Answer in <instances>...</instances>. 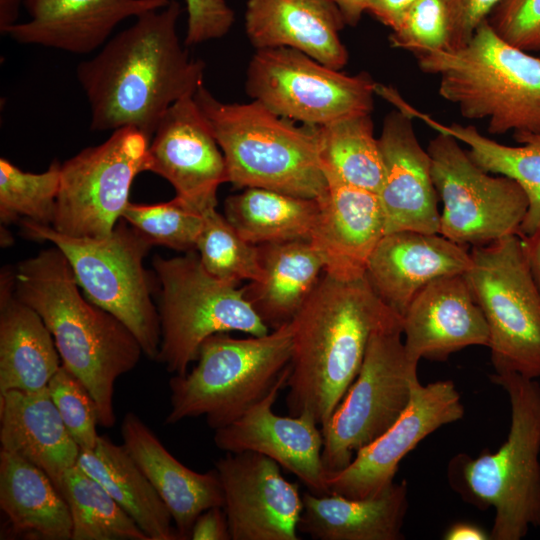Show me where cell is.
Segmentation results:
<instances>
[{"instance_id": "obj_1", "label": "cell", "mask_w": 540, "mask_h": 540, "mask_svg": "<svg viewBox=\"0 0 540 540\" xmlns=\"http://www.w3.org/2000/svg\"><path fill=\"white\" fill-rule=\"evenodd\" d=\"M181 12L171 0L138 16L77 66L91 130L135 127L151 140L168 108L203 85L204 62L191 58L177 35Z\"/></svg>"}, {"instance_id": "obj_2", "label": "cell", "mask_w": 540, "mask_h": 540, "mask_svg": "<svg viewBox=\"0 0 540 540\" xmlns=\"http://www.w3.org/2000/svg\"><path fill=\"white\" fill-rule=\"evenodd\" d=\"M291 323L288 412H308L322 427L358 375L372 335L402 323V316L365 276L342 280L324 272Z\"/></svg>"}, {"instance_id": "obj_3", "label": "cell", "mask_w": 540, "mask_h": 540, "mask_svg": "<svg viewBox=\"0 0 540 540\" xmlns=\"http://www.w3.org/2000/svg\"><path fill=\"white\" fill-rule=\"evenodd\" d=\"M14 280L16 296L51 332L62 365L96 402L99 424L112 427L114 386L138 364L143 354L138 340L118 318L82 296L67 258L56 246L21 261Z\"/></svg>"}, {"instance_id": "obj_4", "label": "cell", "mask_w": 540, "mask_h": 540, "mask_svg": "<svg viewBox=\"0 0 540 540\" xmlns=\"http://www.w3.org/2000/svg\"><path fill=\"white\" fill-rule=\"evenodd\" d=\"M415 57L438 77L439 95L464 118L485 120L490 134L540 133V56L508 43L488 19L465 45Z\"/></svg>"}, {"instance_id": "obj_5", "label": "cell", "mask_w": 540, "mask_h": 540, "mask_svg": "<svg viewBox=\"0 0 540 540\" xmlns=\"http://www.w3.org/2000/svg\"><path fill=\"white\" fill-rule=\"evenodd\" d=\"M489 377L509 397L507 439L494 453L456 455L449 479L469 502L494 508L491 539L521 540L540 527V384L514 372Z\"/></svg>"}, {"instance_id": "obj_6", "label": "cell", "mask_w": 540, "mask_h": 540, "mask_svg": "<svg viewBox=\"0 0 540 540\" xmlns=\"http://www.w3.org/2000/svg\"><path fill=\"white\" fill-rule=\"evenodd\" d=\"M225 158L235 188L317 199L326 190L316 126L297 127L262 103H224L201 85L193 95Z\"/></svg>"}, {"instance_id": "obj_7", "label": "cell", "mask_w": 540, "mask_h": 540, "mask_svg": "<svg viewBox=\"0 0 540 540\" xmlns=\"http://www.w3.org/2000/svg\"><path fill=\"white\" fill-rule=\"evenodd\" d=\"M293 325L262 336L235 338L228 332L206 338L197 364L169 380L166 425L204 416L214 430L240 418L263 399L290 366Z\"/></svg>"}, {"instance_id": "obj_8", "label": "cell", "mask_w": 540, "mask_h": 540, "mask_svg": "<svg viewBox=\"0 0 540 540\" xmlns=\"http://www.w3.org/2000/svg\"><path fill=\"white\" fill-rule=\"evenodd\" d=\"M21 225L26 237L56 246L67 258L85 297L118 318L136 337L143 354L156 360L160 316L143 266L153 245L122 218L104 238L71 237L26 219Z\"/></svg>"}, {"instance_id": "obj_9", "label": "cell", "mask_w": 540, "mask_h": 540, "mask_svg": "<svg viewBox=\"0 0 540 540\" xmlns=\"http://www.w3.org/2000/svg\"><path fill=\"white\" fill-rule=\"evenodd\" d=\"M160 284L158 312L161 343L156 358L166 370L184 375L209 336L239 331L262 336L271 330L257 315L238 282L212 276L196 251L183 256H155Z\"/></svg>"}, {"instance_id": "obj_10", "label": "cell", "mask_w": 540, "mask_h": 540, "mask_svg": "<svg viewBox=\"0 0 540 540\" xmlns=\"http://www.w3.org/2000/svg\"><path fill=\"white\" fill-rule=\"evenodd\" d=\"M464 274L490 333L494 372L540 378V290L520 235L472 247Z\"/></svg>"}, {"instance_id": "obj_11", "label": "cell", "mask_w": 540, "mask_h": 540, "mask_svg": "<svg viewBox=\"0 0 540 540\" xmlns=\"http://www.w3.org/2000/svg\"><path fill=\"white\" fill-rule=\"evenodd\" d=\"M402 323L375 332L358 375L321 427L327 472L345 468L357 451L387 431L408 406L417 368L406 357Z\"/></svg>"}, {"instance_id": "obj_12", "label": "cell", "mask_w": 540, "mask_h": 540, "mask_svg": "<svg viewBox=\"0 0 540 540\" xmlns=\"http://www.w3.org/2000/svg\"><path fill=\"white\" fill-rule=\"evenodd\" d=\"M427 151L443 204L439 234L471 248L520 235L529 200L515 180L480 168L460 142L446 133L437 132Z\"/></svg>"}, {"instance_id": "obj_13", "label": "cell", "mask_w": 540, "mask_h": 540, "mask_svg": "<svg viewBox=\"0 0 540 540\" xmlns=\"http://www.w3.org/2000/svg\"><path fill=\"white\" fill-rule=\"evenodd\" d=\"M149 143L142 131L123 127L63 162L51 226L76 238L110 235L129 203L135 177L148 171Z\"/></svg>"}, {"instance_id": "obj_14", "label": "cell", "mask_w": 540, "mask_h": 540, "mask_svg": "<svg viewBox=\"0 0 540 540\" xmlns=\"http://www.w3.org/2000/svg\"><path fill=\"white\" fill-rule=\"evenodd\" d=\"M376 86L366 72L347 75L289 47L256 49L245 81L253 100L311 126L371 113Z\"/></svg>"}, {"instance_id": "obj_15", "label": "cell", "mask_w": 540, "mask_h": 540, "mask_svg": "<svg viewBox=\"0 0 540 540\" xmlns=\"http://www.w3.org/2000/svg\"><path fill=\"white\" fill-rule=\"evenodd\" d=\"M460 394L451 380L412 386L410 402L397 421L355 454L343 469L325 473L329 494L348 498L375 495L394 482L401 460L423 439L464 416Z\"/></svg>"}, {"instance_id": "obj_16", "label": "cell", "mask_w": 540, "mask_h": 540, "mask_svg": "<svg viewBox=\"0 0 540 540\" xmlns=\"http://www.w3.org/2000/svg\"><path fill=\"white\" fill-rule=\"evenodd\" d=\"M280 465L263 454L227 453L215 463L231 540H298L303 500Z\"/></svg>"}, {"instance_id": "obj_17", "label": "cell", "mask_w": 540, "mask_h": 540, "mask_svg": "<svg viewBox=\"0 0 540 540\" xmlns=\"http://www.w3.org/2000/svg\"><path fill=\"white\" fill-rule=\"evenodd\" d=\"M148 171L166 179L176 197L200 213L216 207L218 187L228 182L224 155L193 96L164 113L148 147Z\"/></svg>"}, {"instance_id": "obj_18", "label": "cell", "mask_w": 540, "mask_h": 540, "mask_svg": "<svg viewBox=\"0 0 540 540\" xmlns=\"http://www.w3.org/2000/svg\"><path fill=\"white\" fill-rule=\"evenodd\" d=\"M289 373L290 366L263 399L231 424L215 430L213 440L226 453L253 451L270 457L293 473L309 492L329 494L322 460L324 438L316 419L308 412L280 416L272 409Z\"/></svg>"}, {"instance_id": "obj_19", "label": "cell", "mask_w": 540, "mask_h": 540, "mask_svg": "<svg viewBox=\"0 0 540 540\" xmlns=\"http://www.w3.org/2000/svg\"><path fill=\"white\" fill-rule=\"evenodd\" d=\"M412 117L391 111L383 121L378 143L383 181L378 196L385 218V234L412 230L438 233V195L431 175V159L423 149Z\"/></svg>"}, {"instance_id": "obj_20", "label": "cell", "mask_w": 540, "mask_h": 540, "mask_svg": "<svg viewBox=\"0 0 540 540\" xmlns=\"http://www.w3.org/2000/svg\"><path fill=\"white\" fill-rule=\"evenodd\" d=\"M406 357L417 368L420 359L446 361L469 346H489L490 333L464 274L429 283L402 316Z\"/></svg>"}, {"instance_id": "obj_21", "label": "cell", "mask_w": 540, "mask_h": 540, "mask_svg": "<svg viewBox=\"0 0 540 540\" xmlns=\"http://www.w3.org/2000/svg\"><path fill=\"white\" fill-rule=\"evenodd\" d=\"M470 266L466 246L439 233L403 230L382 237L368 260L365 277L377 296L403 316L429 283L465 274Z\"/></svg>"}, {"instance_id": "obj_22", "label": "cell", "mask_w": 540, "mask_h": 540, "mask_svg": "<svg viewBox=\"0 0 540 540\" xmlns=\"http://www.w3.org/2000/svg\"><path fill=\"white\" fill-rule=\"evenodd\" d=\"M326 180L309 241L320 252L326 274L342 280L361 278L385 235L379 196L335 178Z\"/></svg>"}, {"instance_id": "obj_23", "label": "cell", "mask_w": 540, "mask_h": 540, "mask_svg": "<svg viewBox=\"0 0 540 540\" xmlns=\"http://www.w3.org/2000/svg\"><path fill=\"white\" fill-rule=\"evenodd\" d=\"M171 0H24L26 22L10 26L4 35L27 45L73 54L102 47L127 18L167 6Z\"/></svg>"}, {"instance_id": "obj_24", "label": "cell", "mask_w": 540, "mask_h": 540, "mask_svg": "<svg viewBox=\"0 0 540 540\" xmlns=\"http://www.w3.org/2000/svg\"><path fill=\"white\" fill-rule=\"evenodd\" d=\"M345 20L332 0H247L245 31L256 49L289 47L340 70L348 52L339 37Z\"/></svg>"}, {"instance_id": "obj_25", "label": "cell", "mask_w": 540, "mask_h": 540, "mask_svg": "<svg viewBox=\"0 0 540 540\" xmlns=\"http://www.w3.org/2000/svg\"><path fill=\"white\" fill-rule=\"evenodd\" d=\"M123 445L169 509L180 540L190 539L197 517L224 506L216 469L196 472L178 461L134 412L121 424Z\"/></svg>"}, {"instance_id": "obj_26", "label": "cell", "mask_w": 540, "mask_h": 540, "mask_svg": "<svg viewBox=\"0 0 540 540\" xmlns=\"http://www.w3.org/2000/svg\"><path fill=\"white\" fill-rule=\"evenodd\" d=\"M1 450L15 453L43 470L57 486L77 465L80 447L68 432L48 387L0 394Z\"/></svg>"}, {"instance_id": "obj_27", "label": "cell", "mask_w": 540, "mask_h": 540, "mask_svg": "<svg viewBox=\"0 0 540 540\" xmlns=\"http://www.w3.org/2000/svg\"><path fill=\"white\" fill-rule=\"evenodd\" d=\"M298 531L315 540H401L408 510L405 480L365 498L337 494L302 496Z\"/></svg>"}, {"instance_id": "obj_28", "label": "cell", "mask_w": 540, "mask_h": 540, "mask_svg": "<svg viewBox=\"0 0 540 540\" xmlns=\"http://www.w3.org/2000/svg\"><path fill=\"white\" fill-rule=\"evenodd\" d=\"M62 361L41 316L15 293L14 271L0 283V394L39 391L48 386Z\"/></svg>"}, {"instance_id": "obj_29", "label": "cell", "mask_w": 540, "mask_h": 540, "mask_svg": "<svg viewBox=\"0 0 540 540\" xmlns=\"http://www.w3.org/2000/svg\"><path fill=\"white\" fill-rule=\"evenodd\" d=\"M262 278L244 296L270 330L290 322L324 273L320 252L309 240L258 245Z\"/></svg>"}, {"instance_id": "obj_30", "label": "cell", "mask_w": 540, "mask_h": 540, "mask_svg": "<svg viewBox=\"0 0 540 540\" xmlns=\"http://www.w3.org/2000/svg\"><path fill=\"white\" fill-rule=\"evenodd\" d=\"M0 508L28 539L71 540L69 507L51 478L19 455L0 450Z\"/></svg>"}, {"instance_id": "obj_31", "label": "cell", "mask_w": 540, "mask_h": 540, "mask_svg": "<svg viewBox=\"0 0 540 540\" xmlns=\"http://www.w3.org/2000/svg\"><path fill=\"white\" fill-rule=\"evenodd\" d=\"M77 466L100 483L149 540H179L173 518L124 445L100 436L93 449H80Z\"/></svg>"}, {"instance_id": "obj_32", "label": "cell", "mask_w": 540, "mask_h": 540, "mask_svg": "<svg viewBox=\"0 0 540 540\" xmlns=\"http://www.w3.org/2000/svg\"><path fill=\"white\" fill-rule=\"evenodd\" d=\"M395 107L435 131L449 134L464 143L471 159L486 172L515 180L529 200L520 235L530 234L536 229L540 223V133L516 137L520 145L509 146L484 136L472 125L443 124L417 110L402 97L396 99Z\"/></svg>"}, {"instance_id": "obj_33", "label": "cell", "mask_w": 540, "mask_h": 540, "mask_svg": "<svg viewBox=\"0 0 540 540\" xmlns=\"http://www.w3.org/2000/svg\"><path fill=\"white\" fill-rule=\"evenodd\" d=\"M318 208L317 199L251 187L226 198L224 216L247 242L261 245L309 240Z\"/></svg>"}, {"instance_id": "obj_34", "label": "cell", "mask_w": 540, "mask_h": 540, "mask_svg": "<svg viewBox=\"0 0 540 540\" xmlns=\"http://www.w3.org/2000/svg\"><path fill=\"white\" fill-rule=\"evenodd\" d=\"M318 154L325 177L378 194L383 161L371 113L316 126Z\"/></svg>"}, {"instance_id": "obj_35", "label": "cell", "mask_w": 540, "mask_h": 540, "mask_svg": "<svg viewBox=\"0 0 540 540\" xmlns=\"http://www.w3.org/2000/svg\"><path fill=\"white\" fill-rule=\"evenodd\" d=\"M58 489L70 510L71 540H149L103 486L77 465L64 473Z\"/></svg>"}, {"instance_id": "obj_36", "label": "cell", "mask_w": 540, "mask_h": 540, "mask_svg": "<svg viewBox=\"0 0 540 540\" xmlns=\"http://www.w3.org/2000/svg\"><path fill=\"white\" fill-rule=\"evenodd\" d=\"M196 252L206 271L226 281H258L263 270L258 245L242 238L216 207L203 212Z\"/></svg>"}, {"instance_id": "obj_37", "label": "cell", "mask_w": 540, "mask_h": 540, "mask_svg": "<svg viewBox=\"0 0 540 540\" xmlns=\"http://www.w3.org/2000/svg\"><path fill=\"white\" fill-rule=\"evenodd\" d=\"M61 164L53 161L42 173L26 172L0 159V219L4 224L20 217L52 225L60 188ZM21 219V220H22Z\"/></svg>"}, {"instance_id": "obj_38", "label": "cell", "mask_w": 540, "mask_h": 540, "mask_svg": "<svg viewBox=\"0 0 540 540\" xmlns=\"http://www.w3.org/2000/svg\"><path fill=\"white\" fill-rule=\"evenodd\" d=\"M122 219L137 229L152 245L177 251H196L203 213L175 196L168 202L136 204L129 202Z\"/></svg>"}, {"instance_id": "obj_39", "label": "cell", "mask_w": 540, "mask_h": 540, "mask_svg": "<svg viewBox=\"0 0 540 540\" xmlns=\"http://www.w3.org/2000/svg\"><path fill=\"white\" fill-rule=\"evenodd\" d=\"M390 45L415 56L448 50L452 23L443 0H418L389 36Z\"/></svg>"}, {"instance_id": "obj_40", "label": "cell", "mask_w": 540, "mask_h": 540, "mask_svg": "<svg viewBox=\"0 0 540 540\" xmlns=\"http://www.w3.org/2000/svg\"><path fill=\"white\" fill-rule=\"evenodd\" d=\"M49 394L74 441L80 449H93L100 437L97 433V404L83 385L64 365L48 383Z\"/></svg>"}, {"instance_id": "obj_41", "label": "cell", "mask_w": 540, "mask_h": 540, "mask_svg": "<svg viewBox=\"0 0 540 540\" xmlns=\"http://www.w3.org/2000/svg\"><path fill=\"white\" fill-rule=\"evenodd\" d=\"M487 19L508 43L540 51V0H500Z\"/></svg>"}, {"instance_id": "obj_42", "label": "cell", "mask_w": 540, "mask_h": 540, "mask_svg": "<svg viewBox=\"0 0 540 540\" xmlns=\"http://www.w3.org/2000/svg\"><path fill=\"white\" fill-rule=\"evenodd\" d=\"M187 29L184 44L198 45L225 36L234 23V12L225 0H185Z\"/></svg>"}, {"instance_id": "obj_43", "label": "cell", "mask_w": 540, "mask_h": 540, "mask_svg": "<svg viewBox=\"0 0 540 540\" xmlns=\"http://www.w3.org/2000/svg\"><path fill=\"white\" fill-rule=\"evenodd\" d=\"M452 23L450 49L465 45L500 0H443ZM449 50V49H448Z\"/></svg>"}, {"instance_id": "obj_44", "label": "cell", "mask_w": 540, "mask_h": 540, "mask_svg": "<svg viewBox=\"0 0 540 540\" xmlns=\"http://www.w3.org/2000/svg\"><path fill=\"white\" fill-rule=\"evenodd\" d=\"M190 539L231 540L224 508L212 507L202 512L193 524Z\"/></svg>"}, {"instance_id": "obj_45", "label": "cell", "mask_w": 540, "mask_h": 540, "mask_svg": "<svg viewBox=\"0 0 540 540\" xmlns=\"http://www.w3.org/2000/svg\"><path fill=\"white\" fill-rule=\"evenodd\" d=\"M418 0H369L366 12L370 13L379 22L395 29L404 18L409 9Z\"/></svg>"}, {"instance_id": "obj_46", "label": "cell", "mask_w": 540, "mask_h": 540, "mask_svg": "<svg viewBox=\"0 0 540 540\" xmlns=\"http://www.w3.org/2000/svg\"><path fill=\"white\" fill-rule=\"evenodd\" d=\"M520 237L531 274L540 290V223L532 233Z\"/></svg>"}, {"instance_id": "obj_47", "label": "cell", "mask_w": 540, "mask_h": 540, "mask_svg": "<svg viewBox=\"0 0 540 540\" xmlns=\"http://www.w3.org/2000/svg\"><path fill=\"white\" fill-rule=\"evenodd\" d=\"M443 538L446 540H489L491 536L478 525L457 522L446 530Z\"/></svg>"}, {"instance_id": "obj_48", "label": "cell", "mask_w": 540, "mask_h": 540, "mask_svg": "<svg viewBox=\"0 0 540 540\" xmlns=\"http://www.w3.org/2000/svg\"><path fill=\"white\" fill-rule=\"evenodd\" d=\"M339 8L345 23L355 26L366 12L369 0H332Z\"/></svg>"}]
</instances>
